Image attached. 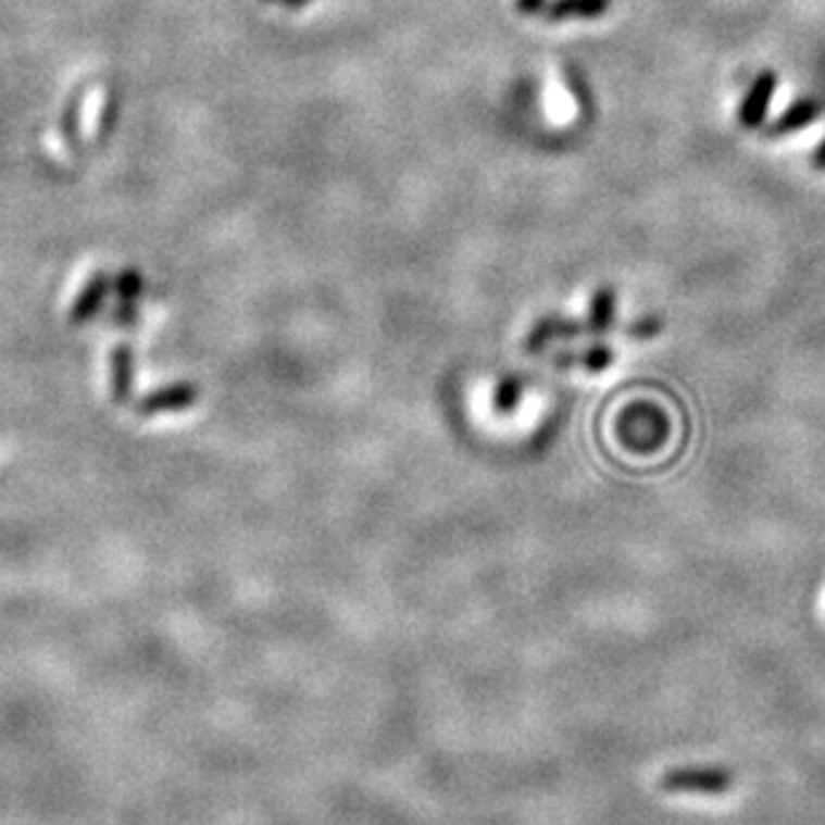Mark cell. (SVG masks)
Segmentation results:
<instances>
[{"label":"cell","instance_id":"obj_11","mask_svg":"<svg viewBox=\"0 0 825 825\" xmlns=\"http://www.w3.org/2000/svg\"><path fill=\"white\" fill-rule=\"evenodd\" d=\"M552 338H558V316H547V320L536 322L534 330L528 333V340H525V349L539 351L545 349Z\"/></svg>","mask_w":825,"mask_h":825},{"label":"cell","instance_id":"obj_5","mask_svg":"<svg viewBox=\"0 0 825 825\" xmlns=\"http://www.w3.org/2000/svg\"><path fill=\"white\" fill-rule=\"evenodd\" d=\"M821 115V105L815 100H796L783 111V115H777L775 124L770 126V137H786L793 135V132L804 129L810 126L812 121Z\"/></svg>","mask_w":825,"mask_h":825},{"label":"cell","instance_id":"obj_2","mask_svg":"<svg viewBox=\"0 0 825 825\" xmlns=\"http://www.w3.org/2000/svg\"><path fill=\"white\" fill-rule=\"evenodd\" d=\"M777 84H780V75L775 71H761L755 75L753 84L748 86L746 97H742L740 111H737V121H740L742 129H759L764 124Z\"/></svg>","mask_w":825,"mask_h":825},{"label":"cell","instance_id":"obj_8","mask_svg":"<svg viewBox=\"0 0 825 825\" xmlns=\"http://www.w3.org/2000/svg\"><path fill=\"white\" fill-rule=\"evenodd\" d=\"M132 373H135V367H132V351L126 346H121V349L113 351V395L118 402H124L129 397Z\"/></svg>","mask_w":825,"mask_h":825},{"label":"cell","instance_id":"obj_3","mask_svg":"<svg viewBox=\"0 0 825 825\" xmlns=\"http://www.w3.org/2000/svg\"><path fill=\"white\" fill-rule=\"evenodd\" d=\"M199 400V391L190 384H172L166 389L155 391V395L146 397L140 402V413L153 415V413H166V411H186Z\"/></svg>","mask_w":825,"mask_h":825},{"label":"cell","instance_id":"obj_10","mask_svg":"<svg viewBox=\"0 0 825 825\" xmlns=\"http://www.w3.org/2000/svg\"><path fill=\"white\" fill-rule=\"evenodd\" d=\"M521 395H523V386L517 378L499 380V386H496V395H493L496 411L512 413L517 408V402H521Z\"/></svg>","mask_w":825,"mask_h":825},{"label":"cell","instance_id":"obj_4","mask_svg":"<svg viewBox=\"0 0 825 825\" xmlns=\"http://www.w3.org/2000/svg\"><path fill=\"white\" fill-rule=\"evenodd\" d=\"M611 9V0H550L545 16L550 22L561 20H598Z\"/></svg>","mask_w":825,"mask_h":825},{"label":"cell","instance_id":"obj_15","mask_svg":"<svg viewBox=\"0 0 825 825\" xmlns=\"http://www.w3.org/2000/svg\"><path fill=\"white\" fill-rule=\"evenodd\" d=\"M812 166H815V170H825V140L815 148V153H812Z\"/></svg>","mask_w":825,"mask_h":825},{"label":"cell","instance_id":"obj_14","mask_svg":"<svg viewBox=\"0 0 825 825\" xmlns=\"http://www.w3.org/2000/svg\"><path fill=\"white\" fill-rule=\"evenodd\" d=\"M547 3H550V0H515V9L525 16H534V14H545Z\"/></svg>","mask_w":825,"mask_h":825},{"label":"cell","instance_id":"obj_9","mask_svg":"<svg viewBox=\"0 0 825 825\" xmlns=\"http://www.w3.org/2000/svg\"><path fill=\"white\" fill-rule=\"evenodd\" d=\"M105 290H108L105 279H102V276H97V279L91 282L89 287H86L84 296L78 298V305H75V311H73V322H84L86 316L95 314V311L100 309L102 296H105Z\"/></svg>","mask_w":825,"mask_h":825},{"label":"cell","instance_id":"obj_1","mask_svg":"<svg viewBox=\"0 0 825 825\" xmlns=\"http://www.w3.org/2000/svg\"><path fill=\"white\" fill-rule=\"evenodd\" d=\"M660 788L667 793L721 796L735 788V775L724 766H678L662 775Z\"/></svg>","mask_w":825,"mask_h":825},{"label":"cell","instance_id":"obj_6","mask_svg":"<svg viewBox=\"0 0 825 825\" xmlns=\"http://www.w3.org/2000/svg\"><path fill=\"white\" fill-rule=\"evenodd\" d=\"M614 311H616V296L611 287H600L592 296L590 303V316H587V333H605L614 325Z\"/></svg>","mask_w":825,"mask_h":825},{"label":"cell","instance_id":"obj_7","mask_svg":"<svg viewBox=\"0 0 825 825\" xmlns=\"http://www.w3.org/2000/svg\"><path fill=\"white\" fill-rule=\"evenodd\" d=\"M614 362V351L609 349V346L603 343H592L590 349L582 351V354H558L555 357V365L558 367H571V365H579V367H587V371H605V367Z\"/></svg>","mask_w":825,"mask_h":825},{"label":"cell","instance_id":"obj_12","mask_svg":"<svg viewBox=\"0 0 825 825\" xmlns=\"http://www.w3.org/2000/svg\"><path fill=\"white\" fill-rule=\"evenodd\" d=\"M662 327H665V325H662V316L651 314V316H640V320L633 322V325H627L625 333H627V336L638 338V340H646V338L660 336Z\"/></svg>","mask_w":825,"mask_h":825},{"label":"cell","instance_id":"obj_13","mask_svg":"<svg viewBox=\"0 0 825 825\" xmlns=\"http://www.w3.org/2000/svg\"><path fill=\"white\" fill-rule=\"evenodd\" d=\"M140 274H132V271H126V274L118 276V285H115V290H118V296L124 300H132L140 292Z\"/></svg>","mask_w":825,"mask_h":825}]
</instances>
